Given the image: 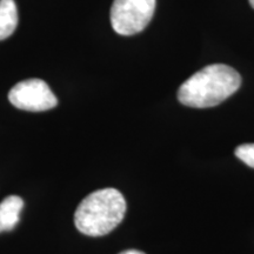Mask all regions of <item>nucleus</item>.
Listing matches in <instances>:
<instances>
[{
    "label": "nucleus",
    "instance_id": "nucleus-8",
    "mask_svg": "<svg viewBox=\"0 0 254 254\" xmlns=\"http://www.w3.org/2000/svg\"><path fill=\"white\" fill-rule=\"evenodd\" d=\"M119 254H145V253L141 252V251H138V250H127V251H124V252L119 253Z\"/></svg>",
    "mask_w": 254,
    "mask_h": 254
},
{
    "label": "nucleus",
    "instance_id": "nucleus-4",
    "mask_svg": "<svg viewBox=\"0 0 254 254\" xmlns=\"http://www.w3.org/2000/svg\"><path fill=\"white\" fill-rule=\"evenodd\" d=\"M9 103L19 110L43 112L55 109L58 99L41 79H27L15 84L8 93Z\"/></svg>",
    "mask_w": 254,
    "mask_h": 254
},
{
    "label": "nucleus",
    "instance_id": "nucleus-3",
    "mask_svg": "<svg viewBox=\"0 0 254 254\" xmlns=\"http://www.w3.org/2000/svg\"><path fill=\"white\" fill-rule=\"evenodd\" d=\"M154 11L155 0H114L111 25L120 36H133L145 30Z\"/></svg>",
    "mask_w": 254,
    "mask_h": 254
},
{
    "label": "nucleus",
    "instance_id": "nucleus-5",
    "mask_svg": "<svg viewBox=\"0 0 254 254\" xmlns=\"http://www.w3.org/2000/svg\"><path fill=\"white\" fill-rule=\"evenodd\" d=\"M24 201L20 196L9 195L0 202V233L12 231L20 220Z\"/></svg>",
    "mask_w": 254,
    "mask_h": 254
},
{
    "label": "nucleus",
    "instance_id": "nucleus-9",
    "mask_svg": "<svg viewBox=\"0 0 254 254\" xmlns=\"http://www.w3.org/2000/svg\"><path fill=\"white\" fill-rule=\"evenodd\" d=\"M250 1V4H251V6H252V7L254 8V0H249Z\"/></svg>",
    "mask_w": 254,
    "mask_h": 254
},
{
    "label": "nucleus",
    "instance_id": "nucleus-7",
    "mask_svg": "<svg viewBox=\"0 0 254 254\" xmlns=\"http://www.w3.org/2000/svg\"><path fill=\"white\" fill-rule=\"evenodd\" d=\"M234 154L247 166L254 168V144H244L238 146L234 151Z\"/></svg>",
    "mask_w": 254,
    "mask_h": 254
},
{
    "label": "nucleus",
    "instance_id": "nucleus-1",
    "mask_svg": "<svg viewBox=\"0 0 254 254\" xmlns=\"http://www.w3.org/2000/svg\"><path fill=\"white\" fill-rule=\"evenodd\" d=\"M241 77L225 64H212L187 79L178 91L185 106L207 109L221 104L240 88Z\"/></svg>",
    "mask_w": 254,
    "mask_h": 254
},
{
    "label": "nucleus",
    "instance_id": "nucleus-2",
    "mask_svg": "<svg viewBox=\"0 0 254 254\" xmlns=\"http://www.w3.org/2000/svg\"><path fill=\"white\" fill-rule=\"evenodd\" d=\"M125 213L122 193L116 189H101L82 199L74 213V224L85 236H106L123 221Z\"/></svg>",
    "mask_w": 254,
    "mask_h": 254
},
{
    "label": "nucleus",
    "instance_id": "nucleus-6",
    "mask_svg": "<svg viewBox=\"0 0 254 254\" xmlns=\"http://www.w3.org/2000/svg\"><path fill=\"white\" fill-rule=\"evenodd\" d=\"M18 25V8L14 0H0V40L11 37Z\"/></svg>",
    "mask_w": 254,
    "mask_h": 254
}]
</instances>
